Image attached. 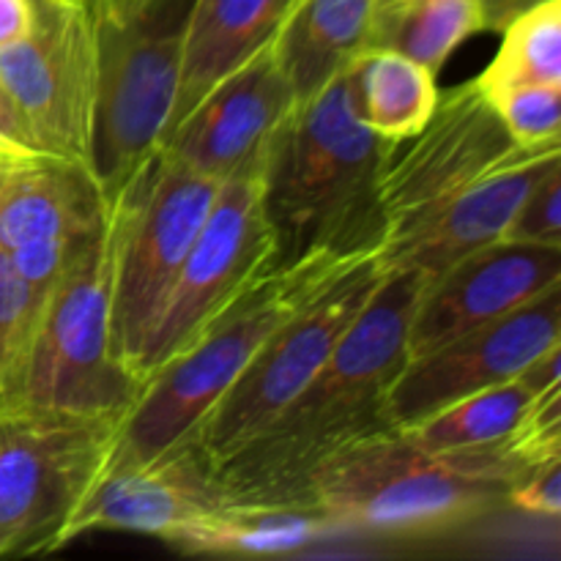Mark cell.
Segmentation results:
<instances>
[{
	"instance_id": "5b68a950",
	"label": "cell",
	"mask_w": 561,
	"mask_h": 561,
	"mask_svg": "<svg viewBox=\"0 0 561 561\" xmlns=\"http://www.w3.org/2000/svg\"><path fill=\"white\" fill-rule=\"evenodd\" d=\"M115 203L104 233L71 263L44 301L31 345L0 400L124 420L146 381L113 354Z\"/></svg>"
},
{
	"instance_id": "4fadbf2b",
	"label": "cell",
	"mask_w": 561,
	"mask_h": 561,
	"mask_svg": "<svg viewBox=\"0 0 561 561\" xmlns=\"http://www.w3.org/2000/svg\"><path fill=\"white\" fill-rule=\"evenodd\" d=\"M113 203L93 164L38 151L0 157V250L49 290L104 233Z\"/></svg>"
},
{
	"instance_id": "83f0119b",
	"label": "cell",
	"mask_w": 561,
	"mask_h": 561,
	"mask_svg": "<svg viewBox=\"0 0 561 561\" xmlns=\"http://www.w3.org/2000/svg\"><path fill=\"white\" fill-rule=\"evenodd\" d=\"M502 241L561 247V164L548 170L515 208Z\"/></svg>"
},
{
	"instance_id": "d4e9b609",
	"label": "cell",
	"mask_w": 561,
	"mask_h": 561,
	"mask_svg": "<svg viewBox=\"0 0 561 561\" xmlns=\"http://www.w3.org/2000/svg\"><path fill=\"white\" fill-rule=\"evenodd\" d=\"M477 82L485 93L510 85H561V0H546L515 16Z\"/></svg>"
},
{
	"instance_id": "30bf717a",
	"label": "cell",
	"mask_w": 561,
	"mask_h": 561,
	"mask_svg": "<svg viewBox=\"0 0 561 561\" xmlns=\"http://www.w3.org/2000/svg\"><path fill=\"white\" fill-rule=\"evenodd\" d=\"M261 170L257 162L219 184L217 201L142 345L137 362L142 381L195 345L241 294L277 266Z\"/></svg>"
},
{
	"instance_id": "6da1fadb",
	"label": "cell",
	"mask_w": 561,
	"mask_h": 561,
	"mask_svg": "<svg viewBox=\"0 0 561 561\" xmlns=\"http://www.w3.org/2000/svg\"><path fill=\"white\" fill-rule=\"evenodd\" d=\"M427 279L387 268L327 365L294 403L255 438L217 463L230 502L310 499V471L337 449L394 427L387 414L392 383L409 362V327ZM312 502V499H310Z\"/></svg>"
},
{
	"instance_id": "4316f807",
	"label": "cell",
	"mask_w": 561,
	"mask_h": 561,
	"mask_svg": "<svg viewBox=\"0 0 561 561\" xmlns=\"http://www.w3.org/2000/svg\"><path fill=\"white\" fill-rule=\"evenodd\" d=\"M488 99L518 146L561 142V85H510Z\"/></svg>"
},
{
	"instance_id": "ffe728a7",
	"label": "cell",
	"mask_w": 561,
	"mask_h": 561,
	"mask_svg": "<svg viewBox=\"0 0 561 561\" xmlns=\"http://www.w3.org/2000/svg\"><path fill=\"white\" fill-rule=\"evenodd\" d=\"M334 531L329 515L310 499L228 502L219 513L168 542L192 557H283Z\"/></svg>"
},
{
	"instance_id": "3957f363",
	"label": "cell",
	"mask_w": 561,
	"mask_h": 561,
	"mask_svg": "<svg viewBox=\"0 0 561 561\" xmlns=\"http://www.w3.org/2000/svg\"><path fill=\"white\" fill-rule=\"evenodd\" d=\"M526 471L510 436L482 447L427 449L387 427L321 460L305 491L334 529L438 531L507 507Z\"/></svg>"
},
{
	"instance_id": "e0dca14e",
	"label": "cell",
	"mask_w": 561,
	"mask_h": 561,
	"mask_svg": "<svg viewBox=\"0 0 561 561\" xmlns=\"http://www.w3.org/2000/svg\"><path fill=\"white\" fill-rule=\"evenodd\" d=\"M553 285H561V247L496 241L460 257L422 290L409 359L520 310Z\"/></svg>"
},
{
	"instance_id": "d6986e66",
	"label": "cell",
	"mask_w": 561,
	"mask_h": 561,
	"mask_svg": "<svg viewBox=\"0 0 561 561\" xmlns=\"http://www.w3.org/2000/svg\"><path fill=\"white\" fill-rule=\"evenodd\" d=\"M294 3L296 0H192L184 16L179 99L168 135L219 80L277 38Z\"/></svg>"
},
{
	"instance_id": "8fae6325",
	"label": "cell",
	"mask_w": 561,
	"mask_h": 561,
	"mask_svg": "<svg viewBox=\"0 0 561 561\" xmlns=\"http://www.w3.org/2000/svg\"><path fill=\"white\" fill-rule=\"evenodd\" d=\"M96 82L85 0H36L31 31L0 47V91L38 153L93 164Z\"/></svg>"
},
{
	"instance_id": "7c38bea8",
	"label": "cell",
	"mask_w": 561,
	"mask_h": 561,
	"mask_svg": "<svg viewBox=\"0 0 561 561\" xmlns=\"http://www.w3.org/2000/svg\"><path fill=\"white\" fill-rule=\"evenodd\" d=\"M477 77L438 91L427 124L392 142L378 179L383 247L409 236L433 211L520 151Z\"/></svg>"
},
{
	"instance_id": "7a4b0ae2",
	"label": "cell",
	"mask_w": 561,
	"mask_h": 561,
	"mask_svg": "<svg viewBox=\"0 0 561 561\" xmlns=\"http://www.w3.org/2000/svg\"><path fill=\"white\" fill-rule=\"evenodd\" d=\"M389 146L362 124L345 69L294 104L261 170L277 266L323 250L383 247L378 179Z\"/></svg>"
},
{
	"instance_id": "4dcf8cb0",
	"label": "cell",
	"mask_w": 561,
	"mask_h": 561,
	"mask_svg": "<svg viewBox=\"0 0 561 561\" xmlns=\"http://www.w3.org/2000/svg\"><path fill=\"white\" fill-rule=\"evenodd\" d=\"M36 0H0V47L25 36L33 25Z\"/></svg>"
},
{
	"instance_id": "9a60e30c",
	"label": "cell",
	"mask_w": 561,
	"mask_h": 561,
	"mask_svg": "<svg viewBox=\"0 0 561 561\" xmlns=\"http://www.w3.org/2000/svg\"><path fill=\"white\" fill-rule=\"evenodd\" d=\"M228 502L217 460L201 436H190L151 460L102 469L71 515L64 546L91 531H135L170 542Z\"/></svg>"
},
{
	"instance_id": "8992f818",
	"label": "cell",
	"mask_w": 561,
	"mask_h": 561,
	"mask_svg": "<svg viewBox=\"0 0 561 561\" xmlns=\"http://www.w3.org/2000/svg\"><path fill=\"white\" fill-rule=\"evenodd\" d=\"M121 420L0 400V559L64 548Z\"/></svg>"
},
{
	"instance_id": "44dd1931",
	"label": "cell",
	"mask_w": 561,
	"mask_h": 561,
	"mask_svg": "<svg viewBox=\"0 0 561 561\" xmlns=\"http://www.w3.org/2000/svg\"><path fill=\"white\" fill-rule=\"evenodd\" d=\"M376 0H296L274 53L296 102L321 91L365 49Z\"/></svg>"
},
{
	"instance_id": "836d02e7",
	"label": "cell",
	"mask_w": 561,
	"mask_h": 561,
	"mask_svg": "<svg viewBox=\"0 0 561 561\" xmlns=\"http://www.w3.org/2000/svg\"><path fill=\"white\" fill-rule=\"evenodd\" d=\"M36 148L31 146L27 135L22 131L20 121H16L14 110L5 102L3 91H0V157H20V153H33Z\"/></svg>"
},
{
	"instance_id": "cb8c5ba5",
	"label": "cell",
	"mask_w": 561,
	"mask_h": 561,
	"mask_svg": "<svg viewBox=\"0 0 561 561\" xmlns=\"http://www.w3.org/2000/svg\"><path fill=\"white\" fill-rule=\"evenodd\" d=\"M531 394L518 381L482 389L469 398L455 400L447 409L411 427H400L411 442L427 449H466L502 442L524 420Z\"/></svg>"
},
{
	"instance_id": "9c48e42d",
	"label": "cell",
	"mask_w": 561,
	"mask_h": 561,
	"mask_svg": "<svg viewBox=\"0 0 561 561\" xmlns=\"http://www.w3.org/2000/svg\"><path fill=\"white\" fill-rule=\"evenodd\" d=\"M164 3L129 22L93 20L99 49L93 170L110 197L162 151L179 99L186 14L168 22Z\"/></svg>"
},
{
	"instance_id": "277c9868",
	"label": "cell",
	"mask_w": 561,
	"mask_h": 561,
	"mask_svg": "<svg viewBox=\"0 0 561 561\" xmlns=\"http://www.w3.org/2000/svg\"><path fill=\"white\" fill-rule=\"evenodd\" d=\"M376 250L312 252L263 274L195 345L148 378L137 403L121 420L104 469L151 460L184 438L197 436L203 420L233 387L261 345L277 332L279 323L334 274Z\"/></svg>"
},
{
	"instance_id": "ac0fdd59",
	"label": "cell",
	"mask_w": 561,
	"mask_h": 561,
	"mask_svg": "<svg viewBox=\"0 0 561 561\" xmlns=\"http://www.w3.org/2000/svg\"><path fill=\"white\" fill-rule=\"evenodd\" d=\"M557 164H561V142L520 148L493 173L444 203L409 236L383 247V266L409 268L431 283L460 257L496 244L526 192Z\"/></svg>"
},
{
	"instance_id": "7402d4cb",
	"label": "cell",
	"mask_w": 561,
	"mask_h": 561,
	"mask_svg": "<svg viewBox=\"0 0 561 561\" xmlns=\"http://www.w3.org/2000/svg\"><path fill=\"white\" fill-rule=\"evenodd\" d=\"M345 71L362 124L387 142L414 137L436 110V71L409 55L365 47Z\"/></svg>"
},
{
	"instance_id": "f546056e",
	"label": "cell",
	"mask_w": 561,
	"mask_h": 561,
	"mask_svg": "<svg viewBox=\"0 0 561 561\" xmlns=\"http://www.w3.org/2000/svg\"><path fill=\"white\" fill-rule=\"evenodd\" d=\"M559 376H561V343L551 345L548 351H542L540 356L529 362L524 370L515 376V381L531 394V398H542V394L559 389Z\"/></svg>"
},
{
	"instance_id": "5bb4252c",
	"label": "cell",
	"mask_w": 561,
	"mask_h": 561,
	"mask_svg": "<svg viewBox=\"0 0 561 561\" xmlns=\"http://www.w3.org/2000/svg\"><path fill=\"white\" fill-rule=\"evenodd\" d=\"M561 343V285L520 310L405 362L387 400L394 427H411L455 400L515 381L535 356Z\"/></svg>"
},
{
	"instance_id": "d6a6232c",
	"label": "cell",
	"mask_w": 561,
	"mask_h": 561,
	"mask_svg": "<svg viewBox=\"0 0 561 561\" xmlns=\"http://www.w3.org/2000/svg\"><path fill=\"white\" fill-rule=\"evenodd\" d=\"M540 3H546V0H480L482 31L502 33L515 16H520L524 11L535 9Z\"/></svg>"
},
{
	"instance_id": "603a6c76",
	"label": "cell",
	"mask_w": 561,
	"mask_h": 561,
	"mask_svg": "<svg viewBox=\"0 0 561 561\" xmlns=\"http://www.w3.org/2000/svg\"><path fill=\"white\" fill-rule=\"evenodd\" d=\"M474 33H482L480 0H376L365 47L394 49L438 75Z\"/></svg>"
},
{
	"instance_id": "1f68e13d",
	"label": "cell",
	"mask_w": 561,
	"mask_h": 561,
	"mask_svg": "<svg viewBox=\"0 0 561 561\" xmlns=\"http://www.w3.org/2000/svg\"><path fill=\"white\" fill-rule=\"evenodd\" d=\"M96 22H129L162 5L164 0H85Z\"/></svg>"
},
{
	"instance_id": "52a82bcc",
	"label": "cell",
	"mask_w": 561,
	"mask_h": 561,
	"mask_svg": "<svg viewBox=\"0 0 561 561\" xmlns=\"http://www.w3.org/2000/svg\"><path fill=\"white\" fill-rule=\"evenodd\" d=\"M219 181L162 151L115 195L113 354L137 376L142 345L217 201Z\"/></svg>"
},
{
	"instance_id": "2e32d148",
	"label": "cell",
	"mask_w": 561,
	"mask_h": 561,
	"mask_svg": "<svg viewBox=\"0 0 561 561\" xmlns=\"http://www.w3.org/2000/svg\"><path fill=\"white\" fill-rule=\"evenodd\" d=\"M296 93L274 42L219 80L164 140L162 153L222 184L263 162L272 137L288 118Z\"/></svg>"
},
{
	"instance_id": "f1b7e54d",
	"label": "cell",
	"mask_w": 561,
	"mask_h": 561,
	"mask_svg": "<svg viewBox=\"0 0 561 561\" xmlns=\"http://www.w3.org/2000/svg\"><path fill=\"white\" fill-rule=\"evenodd\" d=\"M507 507L542 520L561 518V458L546 460L526 471L513 485Z\"/></svg>"
},
{
	"instance_id": "484cf974",
	"label": "cell",
	"mask_w": 561,
	"mask_h": 561,
	"mask_svg": "<svg viewBox=\"0 0 561 561\" xmlns=\"http://www.w3.org/2000/svg\"><path fill=\"white\" fill-rule=\"evenodd\" d=\"M49 290L27 283L9 252L0 250V392L9 387L31 345Z\"/></svg>"
},
{
	"instance_id": "ba28073f",
	"label": "cell",
	"mask_w": 561,
	"mask_h": 561,
	"mask_svg": "<svg viewBox=\"0 0 561 561\" xmlns=\"http://www.w3.org/2000/svg\"><path fill=\"white\" fill-rule=\"evenodd\" d=\"M383 274L381 250L370 252L334 274L279 323L197 431L217 463L244 447L294 403L365 310Z\"/></svg>"
}]
</instances>
